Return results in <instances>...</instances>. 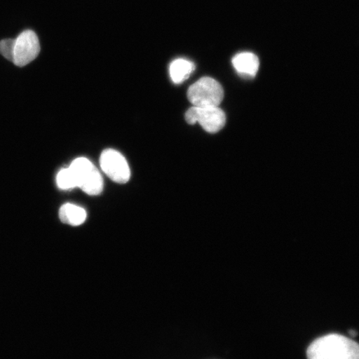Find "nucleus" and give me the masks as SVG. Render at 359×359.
<instances>
[{
	"instance_id": "nucleus-1",
	"label": "nucleus",
	"mask_w": 359,
	"mask_h": 359,
	"mask_svg": "<svg viewBox=\"0 0 359 359\" xmlns=\"http://www.w3.org/2000/svg\"><path fill=\"white\" fill-rule=\"evenodd\" d=\"M308 359H359V344L347 337L330 334L313 341Z\"/></svg>"
},
{
	"instance_id": "nucleus-2",
	"label": "nucleus",
	"mask_w": 359,
	"mask_h": 359,
	"mask_svg": "<svg viewBox=\"0 0 359 359\" xmlns=\"http://www.w3.org/2000/svg\"><path fill=\"white\" fill-rule=\"evenodd\" d=\"M77 183V187L90 196L100 195L103 190V180L100 170L91 161L80 157L69 167Z\"/></svg>"
},
{
	"instance_id": "nucleus-3",
	"label": "nucleus",
	"mask_w": 359,
	"mask_h": 359,
	"mask_svg": "<svg viewBox=\"0 0 359 359\" xmlns=\"http://www.w3.org/2000/svg\"><path fill=\"white\" fill-rule=\"evenodd\" d=\"M187 97L195 107H219L223 100L224 90L217 80L205 77L191 85Z\"/></svg>"
},
{
	"instance_id": "nucleus-4",
	"label": "nucleus",
	"mask_w": 359,
	"mask_h": 359,
	"mask_svg": "<svg viewBox=\"0 0 359 359\" xmlns=\"http://www.w3.org/2000/svg\"><path fill=\"white\" fill-rule=\"evenodd\" d=\"M186 120L191 125L198 123L205 131L215 133L224 127L226 116L219 107L193 106L187 111Z\"/></svg>"
},
{
	"instance_id": "nucleus-5",
	"label": "nucleus",
	"mask_w": 359,
	"mask_h": 359,
	"mask_svg": "<svg viewBox=\"0 0 359 359\" xmlns=\"http://www.w3.org/2000/svg\"><path fill=\"white\" fill-rule=\"evenodd\" d=\"M40 53L39 39L33 30H25L13 41V62L25 67L33 62Z\"/></svg>"
},
{
	"instance_id": "nucleus-6",
	"label": "nucleus",
	"mask_w": 359,
	"mask_h": 359,
	"mask_svg": "<svg viewBox=\"0 0 359 359\" xmlns=\"http://www.w3.org/2000/svg\"><path fill=\"white\" fill-rule=\"evenodd\" d=\"M100 165L102 172L114 182L125 184L131 177L127 160L120 152L114 149H107L102 152Z\"/></svg>"
},
{
	"instance_id": "nucleus-7",
	"label": "nucleus",
	"mask_w": 359,
	"mask_h": 359,
	"mask_svg": "<svg viewBox=\"0 0 359 359\" xmlns=\"http://www.w3.org/2000/svg\"><path fill=\"white\" fill-rule=\"evenodd\" d=\"M233 66L237 73L253 78L259 69V60L255 53L243 52L238 53L232 60Z\"/></svg>"
},
{
	"instance_id": "nucleus-8",
	"label": "nucleus",
	"mask_w": 359,
	"mask_h": 359,
	"mask_svg": "<svg viewBox=\"0 0 359 359\" xmlns=\"http://www.w3.org/2000/svg\"><path fill=\"white\" fill-rule=\"evenodd\" d=\"M60 218L62 223L78 226L86 221L87 212L80 206L67 203L60 210Z\"/></svg>"
},
{
	"instance_id": "nucleus-9",
	"label": "nucleus",
	"mask_w": 359,
	"mask_h": 359,
	"mask_svg": "<svg viewBox=\"0 0 359 359\" xmlns=\"http://www.w3.org/2000/svg\"><path fill=\"white\" fill-rule=\"evenodd\" d=\"M194 70L195 65L193 62L179 58V60L173 61L170 66V78L174 83H182L190 77Z\"/></svg>"
},
{
	"instance_id": "nucleus-10",
	"label": "nucleus",
	"mask_w": 359,
	"mask_h": 359,
	"mask_svg": "<svg viewBox=\"0 0 359 359\" xmlns=\"http://www.w3.org/2000/svg\"><path fill=\"white\" fill-rule=\"evenodd\" d=\"M57 187L62 190H70L73 188L77 187V183L74 176L73 172H71L70 168H65L58 172L57 176Z\"/></svg>"
},
{
	"instance_id": "nucleus-11",
	"label": "nucleus",
	"mask_w": 359,
	"mask_h": 359,
	"mask_svg": "<svg viewBox=\"0 0 359 359\" xmlns=\"http://www.w3.org/2000/svg\"><path fill=\"white\" fill-rule=\"evenodd\" d=\"M13 39H4L0 42V53L11 62L13 61Z\"/></svg>"
},
{
	"instance_id": "nucleus-12",
	"label": "nucleus",
	"mask_w": 359,
	"mask_h": 359,
	"mask_svg": "<svg viewBox=\"0 0 359 359\" xmlns=\"http://www.w3.org/2000/svg\"><path fill=\"white\" fill-rule=\"evenodd\" d=\"M350 335L353 336V337H355L358 334H357V332L355 331H353V330H350Z\"/></svg>"
}]
</instances>
